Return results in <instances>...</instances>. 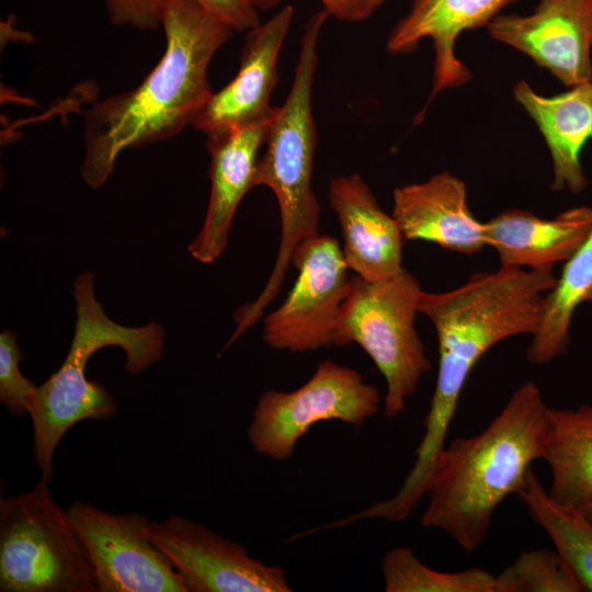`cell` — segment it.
Returning <instances> with one entry per match:
<instances>
[{
  "label": "cell",
  "instance_id": "ac0fdd59",
  "mask_svg": "<svg viewBox=\"0 0 592 592\" xmlns=\"http://www.w3.org/2000/svg\"><path fill=\"white\" fill-rule=\"evenodd\" d=\"M485 224V240L502 266L553 271L566 262L592 230V207L569 208L554 218L506 209Z\"/></svg>",
  "mask_w": 592,
  "mask_h": 592
},
{
  "label": "cell",
  "instance_id": "2e32d148",
  "mask_svg": "<svg viewBox=\"0 0 592 592\" xmlns=\"http://www.w3.org/2000/svg\"><path fill=\"white\" fill-rule=\"evenodd\" d=\"M328 203L340 224L348 267L368 282L389 280L402 266L403 237L358 173L332 178Z\"/></svg>",
  "mask_w": 592,
  "mask_h": 592
},
{
  "label": "cell",
  "instance_id": "44dd1931",
  "mask_svg": "<svg viewBox=\"0 0 592 592\" xmlns=\"http://www.w3.org/2000/svg\"><path fill=\"white\" fill-rule=\"evenodd\" d=\"M592 295V230L565 262L553 289L546 294L543 318L531 337L526 360L545 365L567 353L577 308Z\"/></svg>",
  "mask_w": 592,
  "mask_h": 592
},
{
  "label": "cell",
  "instance_id": "8992f818",
  "mask_svg": "<svg viewBox=\"0 0 592 592\" xmlns=\"http://www.w3.org/2000/svg\"><path fill=\"white\" fill-rule=\"evenodd\" d=\"M423 289L406 269L396 276L368 282L351 277L341 306L333 346L357 343L386 380L383 412L394 419L406 411L431 362L414 326Z\"/></svg>",
  "mask_w": 592,
  "mask_h": 592
},
{
  "label": "cell",
  "instance_id": "484cf974",
  "mask_svg": "<svg viewBox=\"0 0 592 592\" xmlns=\"http://www.w3.org/2000/svg\"><path fill=\"white\" fill-rule=\"evenodd\" d=\"M167 0H105L110 22L117 26H132L141 31L156 30Z\"/></svg>",
  "mask_w": 592,
  "mask_h": 592
},
{
  "label": "cell",
  "instance_id": "7a4b0ae2",
  "mask_svg": "<svg viewBox=\"0 0 592 592\" xmlns=\"http://www.w3.org/2000/svg\"><path fill=\"white\" fill-rule=\"evenodd\" d=\"M550 432L539 387L522 384L480 433L444 446L426 485L422 527L444 532L466 553L476 550L497 508L519 494L531 464L545 457Z\"/></svg>",
  "mask_w": 592,
  "mask_h": 592
},
{
  "label": "cell",
  "instance_id": "603a6c76",
  "mask_svg": "<svg viewBox=\"0 0 592 592\" xmlns=\"http://www.w3.org/2000/svg\"><path fill=\"white\" fill-rule=\"evenodd\" d=\"M386 592H494L496 576L481 568L446 572L425 566L408 547L388 550L382 561Z\"/></svg>",
  "mask_w": 592,
  "mask_h": 592
},
{
  "label": "cell",
  "instance_id": "ba28073f",
  "mask_svg": "<svg viewBox=\"0 0 592 592\" xmlns=\"http://www.w3.org/2000/svg\"><path fill=\"white\" fill-rule=\"evenodd\" d=\"M379 405L378 388L358 371L326 360L297 389H269L260 396L248 441L258 454L286 460L316 423L335 420L358 426L378 412Z\"/></svg>",
  "mask_w": 592,
  "mask_h": 592
},
{
  "label": "cell",
  "instance_id": "4316f807",
  "mask_svg": "<svg viewBox=\"0 0 592 592\" xmlns=\"http://www.w3.org/2000/svg\"><path fill=\"white\" fill-rule=\"evenodd\" d=\"M193 1L234 32H248L260 24L259 10L249 0Z\"/></svg>",
  "mask_w": 592,
  "mask_h": 592
},
{
  "label": "cell",
  "instance_id": "e0dca14e",
  "mask_svg": "<svg viewBox=\"0 0 592 592\" xmlns=\"http://www.w3.org/2000/svg\"><path fill=\"white\" fill-rule=\"evenodd\" d=\"M391 215L405 241L423 240L468 255L487 246L485 224L468 206L465 182L446 171L396 187Z\"/></svg>",
  "mask_w": 592,
  "mask_h": 592
},
{
  "label": "cell",
  "instance_id": "d6986e66",
  "mask_svg": "<svg viewBox=\"0 0 592 592\" xmlns=\"http://www.w3.org/2000/svg\"><path fill=\"white\" fill-rule=\"evenodd\" d=\"M513 95L545 139L553 162L550 189L583 192L588 179L581 152L592 139V80L551 98L536 93L526 81H519Z\"/></svg>",
  "mask_w": 592,
  "mask_h": 592
},
{
  "label": "cell",
  "instance_id": "f546056e",
  "mask_svg": "<svg viewBox=\"0 0 592 592\" xmlns=\"http://www.w3.org/2000/svg\"><path fill=\"white\" fill-rule=\"evenodd\" d=\"M581 511L592 522V499L581 509Z\"/></svg>",
  "mask_w": 592,
  "mask_h": 592
},
{
  "label": "cell",
  "instance_id": "ffe728a7",
  "mask_svg": "<svg viewBox=\"0 0 592 592\" xmlns=\"http://www.w3.org/2000/svg\"><path fill=\"white\" fill-rule=\"evenodd\" d=\"M550 440L544 459L551 473L549 496L582 509L592 499V406L549 408Z\"/></svg>",
  "mask_w": 592,
  "mask_h": 592
},
{
  "label": "cell",
  "instance_id": "7402d4cb",
  "mask_svg": "<svg viewBox=\"0 0 592 592\" xmlns=\"http://www.w3.org/2000/svg\"><path fill=\"white\" fill-rule=\"evenodd\" d=\"M517 496L532 519L553 540L556 551L572 570L583 591L592 592V522L581 509L555 501L532 468Z\"/></svg>",
  "mask_w": 592,
  "mask_h": 592
},
{
  "label": "cell",
  "instance_id": "83f0119b",
  "mask_svg": "<svg viewBox=\"0 0 592 592\" xmlns=\"http://www.w3.org/2000/svg\"><path fill=\"white\" fill-rule=\"evenodd\" d=\"M323 10L342 22H362L369 19L386 0H320Z\"/></svg>",
  "mask_w": 592,
  "mask_h": 592
},
{
  "label": "cell",
  "instance_id": "277c9868",
  "mask_svg": "<svg viewBox=\"0 0 592 592\" xmlns=\"http://www.w3.org/2000/svg\"><path fill=\"white\" fill-rule=\"evenodd\" d=\"M329 14L322 10L309 18L300 38V50L289 92L269 118L265 150L259 158L253 186L269 187L278 204L281 239L274 266L259 296L239 307L230 341L257 325L281 292L292 257L304 242L320 235V206L312 187L317 129L312 89L318 65V42Z\"/></svg>",
  "mask_w": 592,
  "mask_h": 592
},
{
  "label": "cell",
  "instance_id": "4fadbf2b",
  "mask_svg": "<svg viewBox=\"0 0 592 592\" xmlns=\"http://www.w3.org/2000/svg\"><path fill=\"white\" fill-rule=\"evenodd\" d=\"M294 18L285 5L267 21L248 31L234 79L212 96L192 127L204 134L267 119L278 81V59Z\"/></svg>",
  "mask_w": 592,
  "mask_h": 592
},
{
  "label": "cell",
  "instance_id": "6da1fadb",
  "mask_svg": "<svg viewBox=\"0 0 592 592\" xmlns=\"http://www.w3.org/2000/svg\"><path fill=\"white\" fill-rule=\"evenodd\" d=\"M161 26L166 49L135 89L93 104L84 114L81 175L92 189L104 184L126 149L181 133L213 94L209 64L234 31L193 0H167Z\"/></svg>",
  "mask_w": 592,
  "mask_h": 592
},
{
  "label": "cell",
  "instance_id": "4dcf8cb0",
  "mask_svg": "<svg viewBox=\"0 0 592 592\" xmlns=\"http://www.w3.org/2000/svg\"><path fill=\"white\" fill-rule=\"evenodd\" d=\"M588 303L592 304V295H591V297L589 298Z\"/></svg>",
  "mask_w": 592,
  "mask_h": 592
},
{
  "label": "cell",
  "instance_id": "5b68a950",
  "mask_svg": "<svg viewBox=\"0 0 592 592\" xmlns=\"http://www.w3.org/2000/svg\"><path fill=\"white\" fill-rule=\"evenodd\" d=\"M94 274L86 272L73 282L76 299L75 333L61 366L42 385L30 406L33 425V457L41 477L52 481L53 458L62 436L84 420H107L117 413L112 395L98 382L88 380L89 358L110 345L126 355L125 369L136 375L160 361L164 331L158 322L125 327L104 312L93 289Z\"/></svg>",
  "mask_w": 592,
  "mask_h": 592
},
{
  "label": "cell",
  "instance_id": "f1b7e54d",
  "mask_svg": "<svg viewBox=\"0 0 592 592\" xmlns=\"http://www.w3.org/2000/svg\"><path fill=\"white\" fill-rule=\"evenodd\" d=\"M259 11L276 8L283 0H249Z\"/></svg>",
  "mask_w": 592,
  "mask_h": 592
},
{
  "label": "cell",
  "instance_id": "7c38bea8",
  "mask_svg": "<svg viewBox=\"0 0 592 592\" xmlns=\"http://www.w3.org/2000/svg\"><path fill=\"white\" fill-rule=\"evenodd\" d=\"M486 27L567 87L592 80V0H539L531 14H499Z\"/></svg>",
  "mask_w": 592,
  "mask_h": 592
},
{
  "label": "cell",
  "instance_id": "8fae6325",
  "mask_svg": "<svg viewBox=\"0 0 592 592\" xmlns=\"http://www.w3.org/2000/svg\"><path fill=\"white\" fill-rule=\"evenodd\" d=\"M153 543L186 592H291L284 570L250 556L240 543L181 515L151 521Z\"/></svg>",
  "mask_w": 592,
  "mask_h": 592
},
{
  "label": "cell",
  "instance_id": "30bf717a",
  "mask_svg": "<svg viewBox=\"0 0 592 592\" xmlns=\"http://www.w3.org/2000/svg\"><path fill=\"white\" fill-rule=\"evenodd\" d=\"M94 569L99 592H186L179 573L153 543L151 521L112 513L89 502L67 508Z\"/></svg>",
  "mask_w": 592,
  "mask_h": 592
},
{
  "label": "cell",
  "instance_id": "52a82bcc",
  "mask_svg": "<svg viewBox=\"0 0 592 592\" xmlns=\"http://www.w3.org/2000/svg\"><path fill=\"white\" fill-rule=\"evenodd\" d=\"M47 479L0 500L1 592H99L89 555Z\"/></svg>",
  "mask_w": 592,
  "mask_h": 592
},
{
  "label": "cell",
  "instance_id": "9a60e30c",
  "mask_svg": "<svg viewBox=\"0 0 592 592\" xmlns=\"http://www.w3.org/2000/svg\"><path fill=\"white\" fill-rule=\"evenodd\" d=\"M269 118L206 135L210 195L202 228L187 247L201 263H213L227 248L237 208L254 189L259 150L265 141Z\"/></svg>",
  "mask_w": 592,
  "mask_h": 592
},
{
  "label": "cell",
  "instance_id": "9c48e42d",
  "mask_svg": "<svg viewBox=\"0 0 592 592\" xmlns=\"http://www.w3.org/2000/svg\"><path fill=\"white\" fill-rule=\"evenodd\" d=\"M297 280L278 308L263 320V340L276 351L306 353L333 346V333L350 281L337 239L318 235L292 257Z\"/></svg>",
  "mask_w": 592,
  "mask_h": 592
},
{
  "label": "cell",
  "instance_id": "d4e9b609",
  "mask_svg": "<svg viewBox=\"0 0 592 592\" xmlns=\"http://www.w3.org/2000/svg\"><path fill=\"white\" fill-rule=\"evenodd\" d=\"M22 360L15 332L3 330L0 334V401L16 417L29 414L37 388L20 372Z\"/></svg>",
  "mask_w": 592,
  "mask_h": 592
},
{
  "label": "cell",
  "instance_id": "5bb4252c",
  "mask_svg": "<svg viewBox=\"0 0 592 592\" xmlns=\"http://www.w3.org/2000/svg\"><path fill=\"white\" fill-rule=\"evenodd\" d=\"M517 0H412L407 13L391 27L386 50L392 55L414 52L430 38L434 49L433 81L428 103L415 117L420 123L428 105L443 90L471 79L470 71L457 59L455 44L468 30L487 26L500 12Z\"/></svg>",
  "mask_w": 592,
  "mask_h": 592
},
{
  "label": "cell",
  "instance_id": "3957f363",
  "mask_svg": "<svg viewBox=\"0 0 592 592\" xmlns=\"http://www.w3.org/2000/svg\"><path fill=\"white\" fill-rule=\"evenodd\" d=\"M556 282L553 271L500 265L471 274L451 291L421 293L419 314L435 329L439 371L415 452L419 464L431 466L446 445L462 390L481 356L505 339L536 333Z\"/></svg>",
  "mask_w": 592,
  "mask_h": 592
},
{
  "label": "cell",
  "instance_id": "cb8c5ba5",
  "mask_svg": "<svg viewBox=\"0 0 592 592\" xmlns=\"http://www.w3.org/2000/svg\"><path fill=\"white\" fill-rule=\"evenodd\" d=\"M494 592H583L556 550L523 551L496 576Z\"/></svg>",
  "mask_w": 592,
  "mask_h": 592
}]
</instances>
